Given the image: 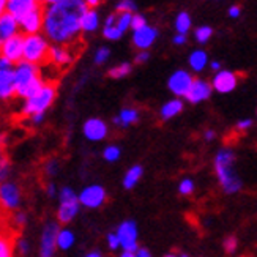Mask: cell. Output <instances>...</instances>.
<instances>
[{"instance_id": "obj_35", "label": "cell", "mask_w": 257, "mask_h": 257, "mask_svg": "<svg viewBox=\"0 0 257 257\" xmlns=\"http://www.w3.org/2000/svg\"><path fill=\"white\" fill-rule=\"evenodd\" d=\"M136 2L134 0H120V2L115 5V11L118 13H136Z\"/></svg>"}, {"instance_id": "obj_47", "label": "cell", "mask_w": 257, "mask_h": 257, "mask_svg": "<svg viewBox=\"0 0 257 257\" xmlns=\"http://www.w3.org/2000/svg\"><path fill=\"white\" fill-rule=\"evenodd\" d=\"M18 249H19V252L24 255V254H27L29 252V243L26 241V240H19L18 241Z\"/></svg>"}, {"instance_id": "obj_38", "label": "cell", "mask_w": 257, "mask_h": 257, "mask_svg": "<svg viewBox=\"0 0 257 257\" xmlns=\"http://www.w3.org/2000/svg\"><path fill=\"white\" fill-rule=\"evenodd\" d=\"M106 243L110 251H118L121 249V244H120V238L117 235V232H110L106 235Z\"/></svg>"}, {"instance_id": "obj_18", "label": "cell", "mask_w": 257, "mask_h": 257, "mask_svg": "<svg viewBox=\"0 0 257 257\" xmlns=\"http://www.w3.org/2000/svg\"><path fill=\"white\" fill-rule=\"evenodd\" d=\"M0 205L5 210H16L21 205V189L16 183H0Z\"/></svg>"}, {"instance_id": "obj_41", "label": "cell", "mask_w": 257, "mask_h": 257, "mask_svg": "<svg viewBox=\"0 0 257 257\" xmlns=\"http://www.w3.org/2000/svg\"><path fill=\"white\" fill-rule=\"evenodd\" d=\"M252 126V120L251 118H241V120H238L237 121V125H235V128H237V131H248L249 128Z\"/></svg>"}, {"instance_id": "obj_57", "label": "cell", "mask_w": 257, "mask_h": 257, "mask_svg": "<svg viewBox=\"0 0 257 257\" xmlns=\"http://www.w3.org/2000/svg\"><path fill=\"white\" fill-rule=\"evenodd\" d=\"M5 158H4V147H2V144H0V163H2Z\"/></svg>"}, {"instance_id": "obj_2", "label": "cell", "mask_w": 257, "mask_h": 257, "mask_svg": "<svg viewBox=\"0 0 257 257\" xmlns=\"http://www.w3.org/2000/svg\"><path fill=\"white\" fill-rule=\"evenodd\" d=\"M213 169L222 193L233 196L243 189V180L237 169V155L230 147H221L215 153Z\"/></svg>"}, {"instance_id": "obj_56", "label": "cell", "mask_w": 257, "mask_h": 257, "mask_svg": "<svg viewBox=\"0 0 257 257\" xmlns=\"http://www.w3.org/2000/svg\"><path fill=\"white\" fill-rule=\"evenodd\" d=\"M84 257H104L103 252H99V251H90V252H87Z\"/></svg>"}, {"instance_id": "obj_5", "label": "cell", "mask_w": 257, "mask_h": 257, "mask_svg": "<svg viewBox=\"0 0 257 257\" xmlns=\"http://www.w3.org/2000/svg\"><path fill=\"white\" fill-rule=\"evenodd\" d=\"M51 41L44 37V33L24 35V60L35 65H46L49 59Z\"/></svg>"}, {"instance_id": "obj_15", "label": "cell", "mask_w": 257, "mask_h": 257, "mask_svg": "<svg viewBox=\"0 0 257 257\" xmlns=\"http://www.w3.org/2000/svg\"><path fill=\"white\" fill-rule=\"evenodd\" d=\"M44 26V11L43 7L37 8L22 16L19 19V29L22 35H35V33H43Z\"/></svg>"}, {"instance_id": "obj_23", "label": "cell", "mask_w": 257, "mask_h": 257, "mask_svg": "<svg viewBox=\"0 0 257 257\" xmlns=\"http://www.w3.org/2000/svg\"><path fill=\"white\" fill-rule=\"evenodd\" d=\"M139 110L138 109H134V107H123L118 112V115H115L112 118L114 121V125L115 126H120V128H128L134 123H138L139 121Z\"/></svg>"}, {"instance_id": "obj_55", "label": "cell", "mask_w": 257, "mask_h": 257, "mask_svg": "<svg viewBox=\"0 0 257 257\" xmlns=\"http://www.w3.org/2000/svg\"><path fill=\"white\" fill-rule=\"evenodd\" d=\"M7 13V0H0V16Z\"/></svg>"}, {"instance_id": "obj_10", "label": "cell", "mask_w": 257, "mask_h": 257, "mask_svg": "<svg viewBox=\"0 0 257 257\" xmlns=\"http://www.w3.org/2000/svg\"><path fill=\"white\" fill-rule=\"evenodd\" d=\"M74 48L76 46H62V44H51L48 63L54 66L55 70H65L74 62Z\"/></svg>"}, {"instance_id": "obj_49", "label": "cell", "mask_w": 257, "mask_h": 257, "mask_svg": "<svg viewBox=\"0 0 257 257\" xmlns=\"http://www.w3.org/2000/svg\"><path fill=\"white\" fill-rule=\"evenodd\" d=\"M26 219H27V216L22 213V211H19V213L15 215V222H16L18 226H24L26 224Z\"/></svg>"}, {"instance_id": "obj_12", "label": "cell", "mask_w": 257, "mask_h": 257, "mask_svg": "<svg viewBox=\"0 0 257 257\" xmlns=\"http://www.w3.org/2000/svg\"><path fill=\"white\" fill-rule=\"evenodd\" d=\"M106 200H107V193L104 186L101 185H88L79 193L81 205L90 210L103 207L106 204Z\"/></svg>"}, {"instance_id": "obj_6", "label": "cell", "mask_w": 257, "mask_h": 257, "mask_svg": "<svg viewBox=\"0 0 257 257\" xmlns=\"http://www.w3.org/2000/svg\"><path fill=\"white\" fill-rule=\"evenodd\" d=\"M81 202L79 194H76L71 188L63 186L59 191V210H57V219L62 224H68L71 222L77 213H79Z\"/></svg>"}, {"instance_id": "obj_29", "label": "cell", "mask_w": 257, "mask_h": 257, "mask_svg": "<svg viewBox=\"0 0 257 257\" xmlns=\"http://www.w3.org/2000/svg\"><path fill=\"white\" fill-rule=\"evenodd\" d=\"M76 241L74 233L70 229H60L59 230V235H57V248L62 251L70 249Z\"/></svg>"}, {"instance_id": "obj_17", "label": "cell", "mask_w": 257, "mask_h": 257, "mask_svg": "<svg viewBox=\"0 0 257 257\" xmlns=\"http://www.w3.org/2000/svg\"><path fill=\"white\" fill-rule=\"evenodd\" d=\"M82 133L87 141L90 142H101L107 138L109 134V126L104 120L98 118V117H92L85 120V123L82 126Z\"/></svg>"}, {"instance_id": "obj_21", "label": "cell", "mask_w": 257, "mask_h": 257, "mask_svg": "<svg viewBox=\"0 0 257 257\" xmlns=\"http://www.w3.org/2000/svg\"><path fill=\"white\" fill-rule=\"evenodd\" d=\"M19 33H21V29H19L18 18H15L11 13H8V11L5 15L0 16V44L19 35Z\"/></svg>"}, {"instance_id": "obj_3", "label": "cell", "mask_w": 257, "mask_h": 257, "mask_svg": "<svg viewBox=\"0 0 257 257\" xmlns=\"http://www.w3.org/2000/svg\"><path fill=\"white\" fill-rule=\"evenodd\" d=\"M46 79L43 77V68L40 65L22 60L15 65V84L16 96L21 99H27L35 95L44 85Z\"/></svg>"}, {"instance_id": "obj_37", "label": "cell", "mask_w": 257, "mask_h": 257, "mask_svg": "<svg viewBox=\"0 0 257 257\" xmlns=\"http://www.w3.org/2000/svg\"><path fill=\"white\" fill-rule=\"evenodd\" d=\"M109 57H110V49L106 48V46H101V48L96 49V52L93 55V62L96 65H103V63H106L109 60Z\"/></svg>"}, {"instance_id": "obj_9", "label": "cell", "mask_w": 257, "mask_h": 257, "mask_svg": "<svg viewBox=\"0 0 257 257\" xmlns=\"http://www.w3.org/2000/svg\"><path fill=\"white\" fill-rule=\"evenodd\" d=\"M115 232L120 238L121 251H136L139 248V229L136 221L133 219L121 221Z\"/></svg>"}, {"instance_id": "obj_22", "label": "cell", "mask_w": 257, "mask_h": 257, "mask_svg": "<svg viewBox=\"0 0 257 257\" xmlns=\"http://www.w3.org/2000/svg\"><path fill=\"white\" fill-rule=\"evenodd\" d=\"M40 7L41 5L38 4V0H7V11L18 19Z\"/></svg>"}, {"instance_id": "obj_32", "label": "cell", "mask_w": 257, "mask_h": 257, "mask_svg": "<svg viewBox=\"0 0 257 257\" xmlns=\"http://www.w3.org/2000/svg\"><path fill=\"white\" fill-rule=\"evenodd\" d=\"M211 35H213V29H211L210 26H200L194 30V38L199 44L208 43Z\"/></svg>"}, {"instance_id": "obj_24", "label": "cell", "mask_w": 257, "mask_h": 257, "mask_svg": "<svg viewBox=\"0 0 257 257\" xmlns=\"http://www.w3.org/2000/svg\"><path fill=\"white\" fill-rule=\"evenodd\" d=\"M99 26H101V18H99V13L96 11V8H88L81 21V27H82V33H95Z\"/></svg>"}, {"instance_id": "obj_44", "label": "cell", "mask_w": 257, "mask_h": 257, "mask_svg": "<svg viewBox=\"0 0 257 257\" xmlns=\"http://www.w3.org/2000/svg\"><path fill=\"white\" fill-rule=\"evenodd\" d=\"M240 15H241V8H240L238 5H232V7L229 8V16H230L232 19L240 18Z\"/></svg>"}, {"instance_id": "obj_36", "label": "cell", "mask_w": 257, "mask_h": 257, "mask_svg": "<svg viewBox=\"0 0 257 257\" xmlns=\"http://www.w3.org/2000/svg\"><path fill=\"white\" fill-rule=\"evenodd\" d=\"M237 248H238V240H237V237L227 235L224 240H222V249H224L226 254L232 255L233 252L237 251Z\"/></svg>"}, {"instance_id": "obj_40", "label": "cell", "mask_w": 257, "mask_h": 257, "mask_svg": "<svg viewBox=\"0 0 257 257\" xmlns=\"http://www.w3.org/2000/svg\"><path fill=\"white\" fill-rule=\"evenodd\" d=\"M147 24V18H145L144 15H139V13H134L133 15V19H131V29L133 30H138V29H142Z\"/></svg>"}, {"instance_id": "obj_46", "label": "cell", "mask_w": 257, "mask_h": 257, "mask_svg": "<svg viewBox=\"0 0 257 257\" xmlns=\"http://www.w3.org/2000/svg\"><path fill=\"white\" fill-rule=\"evenodd\" d=\"M216 139V133L215 130H205L204 131V141L205 142H211V141H215Z\"/></svg>"}, {"instance_id": "obj_16", "label": "cell", "mask_w": 257, "mask_h": 257, "mask_svg": "<svg viewBox=\"0 0 257 257\" xmlns=\"http://www.w3.org/2000/svg\"><path fill=\"white\" fill-rule=\"evenodd\" d=\"M237 85H238V76L237 73H233L230 70H219L218 73H215L213 79H211L213 90L222 95L233 92Z\"/></svg>"}, {"instance_id": "obj_50", "label": "cell", "mask_w": 257, "mask_h": 257, "mask_svg": "<svg viewBox=\"0 0 257 257\" xmlns=\"http://www.w3.org/2000/svg\"><path fill=\"white\" fill-rule=\"evenodd\" d=\"M46 193H48L49 197H54L55 194H57V189H55V185H54V183H48V186H46Z\"/></svg>"}, {"instance_id": "obj_27", "label": "cell", "mask_w": 257, "mask_h": 257, "mask_svg": "<svg viewBox=\"0 0 257 257\" xmlns=\"http://www.w3.org/2000/svg\"><path fill=\"white\" fill-rule=\"evenodd\" d=\"M142 175H144V167L141 164H134V166H131L130 169L125 172L123 182H121V185H123L125 189H133L134 186H136L141 182Z\"/></svg>"}, {"instance_id": "obj_39", "label": "cell", "mask_w": 257, "mask_h": 257, "mask_svg": "<svg viewBox=\"0 0 257 257\" xmlns=\"http://www.w3.org/2000/svg\"><path fill=\"white\" fill-rule=\"evenodd\" d=\"M118 257H152V252L147 248L139 246L136 251H121Z\"/></svg>"}, {"instance_id": "obj_30", "label": "cell", "mask_w": 257, "mask_h": 257, "mask_svg": "<svg viewBox=\"0 0 257 257\" xmlns=\"http://www.w3.org/2000/svg\"><path fill=\"white\" fill-rule=\"evenodd\" d=\"M13 235L8 232L0 235V257H13Z\"/></svg>"}, {"instance_id": "obj_58", "label": "cell", "mask_w": 257, "mask_h": 257, "mask_svg": "<svg viewBox=\"0 0 257 257\" xmlns=\"http://www.w3.org/2000/svg\"><path fill=\"white\" fill-rule=\"evenodd\" d=\"M0 235H2V233H0Z\"/></svg>"}, {"instance_id": "obj_53", "label": "cell", "mask_w": 257, "mask_h": 257, "mask_svg": "<svg viewBox=\"0 0 257 257\" xmlns=\"http://www.w3.org/2000/svg\"><path fill=\"white\" fill-rule=\"evenodd\" d=\"M163 257H189V255L185 254V252H167Z\"/></svg>"}, {"instance_id": "obj_34", "label": "cell", "mask_w": 257, "mask_h": 257, "mask_svg": "<svg viewBox=\"0 0 257 257\" xmlns=\"http://www.w3.org/2000/svg\"><path fill=\"white\" fill-rule=\"evenodd\" d=\"M121 156V149L118 147V145H107V147L103 150V158L107 161V163H115L120 160Z\"/></svg>"}, {"instance_id": "obj_31", "label": "cell", "mask_w": 257, "mask_h": 257, "mask_svg": "<svg viewBox=\"0 0 257 257\" xmlns=\"http://www.w3.org/2000/svg\"><path fill=\"white\" fill-rule=\"evenodd\" d=\"M131 70H133V66L130 62L118 63L109 70V77H112V79H123V77H126L131 73Z\"/></svg>"}, {"instance_id": "obj_1", "label": "cell", "mask_w": 257, "mask_h": 257, "mask_svg": "<svg viewBox=\"0 0 257 257\" xmlns=\"http://www.w3.org/2000/svg\"><path fill=\"white\" fill-rule=\"evenodd\" d=\"M88 10L84 0H59L57 4L43 7V33L51 44L77 46L82 35L81 21Z\"/></svg>"}, {"instance_id": "obj_26", "label": "cell", "mask_w": 257, "mask_h": 257, "mask_svg": "<svg viewBox=\"0 0 257 257\" xmlns=\"http://www.w3.org/2000/svg\"><path fill=\"white\" fill-rule=\"evenodd\" d=\"M188 63H189V68H191L194 73H200L207 68L208 65V54L204 49H196L189 54L188 57Z\"/></svg>"}, {"instance_id": "obj_54", "label": "cell", "mask_w": 257, "mask_h": 257, "mask_svg": "<svg viewBox=\"0 0 257 257\" xmlns=\"http://www.w3.org/2000/svg\"><path fill=\"white\" fill-rule=\"evenodd\" d=\"M59 0H38V4L41 7H46V5H52V4H57Z\"/></svg>"}, {"instance_id": "obj_42", "label": "cell", "mask_w": 257, "mask_h": 257, "mask_svg": "<svg viewBox=\"0 0 257 257\" xmlns=\"http://www.w3.org/2000/svg\"><path fill=\"white\" fill-rule=\"evenodd\" d=\"M57 171H59V163L55 160H49L46 163V174L48 175H55V174H57Z\"/></svg>"}, {"instance_id": "obj_45", "label": "cell", "mask_w": 257, "mask_h": 257, "mask_svg": "<svg viewBox=\"0 0 257 257\" xmlns=\"http://www.w3.org/2000/svg\"><path fill=\"white\" fill-rule=\"evenodd\" d=\"M172 43L175 44V46H183V44H186V35H180V33H177V35L174 37Z\"/></svg>"}, {"instance_id": "obj_25", "label": "cell", "mask_w": 257, "mask_h": 257, "mask_svg": "<svg viewBox=\"0 0 257 257\" xmlns=\"http://www.w3.org/2000/svg\"><path fill=\"white\" fill-rule=\"evenodd\" d=\"M183 107H185V104L182 101V98H172V99L166 101L161 106L160 117H161V120L167 121V120H171V118H174V117H177L178 114H180L183 110Z\"/></svg>"}, {"instance_id": "obj_48", "label": "cell", "mask_w": 257, "mask_h": 257, "mask_svg": "<svg viewBox=\"0 0 257 257\" xmlns=\"http://www.w3.org/2000/svg\"><path fill=\"white\" fill-rule=\"evenodd\" d=\"M29 120H30V123H32V125H41V123H43V120H44V114L32 115V117H29Z\"/></svg>"}, {"instance_id": "obj_7", "label": "cell", "mask_w": 257, "mask_h": 257, "mask_svg": "<svg viewBox=\"0 0 257 257\" xmlns=\"http://www.w3.org/2000/svg\"><path fill=\"white\" fill-rule=\"evenodd\" d=\"M131 13H118V11L110 13L103 24V37L109 41L120 40L126 33V30L131 29Z\"/></svg>"}, {"instance_id": "obj_8", "label": "cell", "mask_w": 257, "mask_h": 257, "mask_svg": "<svg viewBox=\"0 0 257 257\" xmlns=\"http://www.w3.org/2000/svg\"><path fill=\"white\" fill-rule=\"evenodd\" d=\"M16 96L15 65L0 57V103H5Z\"/></svg>"}, {"instance_id": "obj_13", "label": "cell", "mask_w": 257, "mask_h": 257, "mask_svg": "<svg viewBox=\"0 0 257 257\" xmlns=\"http://www.w3.org/2000/svg\"><path fill=\"white\" fill-rule=\"evenodd\" d=\"M0 57L10 60L13 65L24 60V35L19 33L0 44Z\"/></svg>"}, {"instance_id": "obj_14", "label": "cell", "mask_w": 257, "mask_h": 257, "mask_svg": "<svg viewBox=\"0 0 257 257\" xmlns=\"http://www.w3.org/2000/svg\"><path fill=\"white\" fill-rule=\"evenodd\" d=\"M59 224L55 221H49L43 229L41 233V246H40V257H54L57 249V235H59Z\"/></svg>"}, {"instance_id": "obj_28", "label": "cell", "mask_w": 257, "mask_h": 257, "mask_svg": "<svg viewBox=\"0 0 257 257\" xmlns=\"http://www.w3.org/2000/svg\"><path fill=\"white\" fill-rule=\"evenodd\" d=\"M174 26H175L177 33H180V35H186V33L191 30L193 19H191V16H189V13H186V11H180V13H178L177 18H175Z\"/></svg>"}, {"instance_id": "obj_51", "label": "cell", "mask_w": 257, "mask_h": 257, "mask_svg": "<svg viewBox=\"0 0 257 257\" xmlns=\"http://www.w3.org/2000/svg\"><path fill=\"white\" fill-rule=\"evenodd\" d=\"M84 2L87 4L88 8H96L99 4H101V0H84Z\"/></svg>"}, {"instance_id": "obj_11", "label": "cell", "mask_w": 257, "mask_h": 257, "mask_svg": "<svg viewBox=\"0 0 257 257\" xmlns=\"http://www.w3.org/2000/svg\"><path fill=\"white\" fill-rule=\"evenodd\" d=\"M194 82V76L186 70H177L169 76L167 88L175 98H185Z\"/></svg>"}, {"instance_id": "obj_43", "label": "cell", "mask_w": 257, "mask_h": 257, "mask_svg": "<svg viewBox=\"0 0 257 257\" xmlns=\"http://www.w3.org/2000/svg\"><path fill=\"white\" fill-rule=\"evenodd\" d=\"M149 59H150L149 51H139L136 54V57H134V62H136V63H145Z\"/></svg>"}, {"instance_id": "obj_19", "label": "cell", "mask_w": 257, "mask_h": 257, "mask_svg": "<svg viewBox=\"0 0 257 257\" xmlns=\"http://www.w3.org/2000/svg\"><path fill=\"white\" fill-rule=\"evenodd\" d=\"M211 92H213L211 82H207L204 79H194L188 95L185 96V99L191 104H199V103L207 101V99L211 96Z\"/></svg>"}, {"instance_id": "obj_20", "label": "cell", "mask_w": 257, "mask_h": 257, "mask_svg": "<svg viewBox=\"0 0 257 257\" xmlns=\"http://www.w3.org/2000/svg\"><path fill=\"white\" fill-rule=\"evenodd\" d=\"M158 38V30L152 26H145L142 29L133 30V44L139 51H149L153 43Z\"/></svg>"}, {"instance_id": "obj_4", "label": "cell", "mask_w": 257, "mask_h": 257, "mask_svg": "<svg viewBox=\"0 0 257 257\" xmlns=\"http://www.w3.org/2000/svg\"><path fill=\"white\" fill-rule=\"evenodd\" d=\"M55 96H57V87L52 81H46L35 95L24 99L21 107V115L29 118L37 114H46V110L55 101Z\"/></svg>"}, {"instance_id": "obj_33", "label": "cell", "mask_w": 257, "mask_h": 257, "mask_svg": "<svg viewBox=\"0 0 257 257\" xmlns=\"http://www.w3.org/2000/svg\"><path fill=\"white\" fill-rule=\"evenodd\" d=\"M178 194H182V196H191L194 193V189H196V183L193 178H189V177H185L182 178L180 182H178Z\"/></svg>"}, {"instance_id": "obj_52", "label": "cell", "mask_w": 257, "mask_h": 257, "mask_svg": "<svg viewBox=\"0 0 257 257\" xmlns=\"http://www.w3.org/2000/svg\"><path fill=\"white\" fill-rule=\"evenodd\" d=\"M210 68L213 70L215 73H218L219 70H222V68H221V63H219L218 60H213V62H210Z\"/></svg>"}]
</instances>
